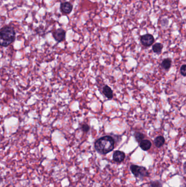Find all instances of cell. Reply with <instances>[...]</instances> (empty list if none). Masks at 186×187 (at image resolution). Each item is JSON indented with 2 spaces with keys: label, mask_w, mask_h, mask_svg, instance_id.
Returning <instances> with one entry per match:
<instances>
[{
  "label": "cell",
  "mask_w": 186,
  "mask_h": 187,
  "mask_svg": "<svg viewBox=\"0 0 186 187\" xmlns=\"http://www.w3.org/2000/svg\"><path fill=\"white\" fill-rule=\"evenodd\" d=\"M183 168H184V172L186 174V161L185 162V163H184Z\"/></svg>",
  "instance_id": "17"
},
{
  "label": "cell",
  "mask_w": 186,
  "mask_h": 187,
  "mask_svg": "<svg viewBox=\"0 0 186 187\" xmlns=\"http://www.w3.org/2000/svg\"><path fill=\"white\" fill-rule=\"evenodd\" d=\"M180 73L182 76H186V65H183L180 68Z\"/></svg>",
  "instance_id": "16"
},
{
  "label": "cell",
  "mask_w": 186,
  "mask_h": 187,
  "mask_svg": "<svg viewBox=\"0 0 186 187\" xmlns=\"http://www.w3.org/2000/svg\"><path fill=\"white\" fill-rule=\"evenodd\" d=\"M125 157L126 155L124 152L120 150H116L113 155L114 161L116 163H121L124 160Z\"/></svg>",
  "instance_id": "7"
},
{
  "label": "cell",
  "mask_w": 186,
  "mask_h": 187,
  "mask_svg": "<svg viewBox=\"0 0 186 187\" xmlns=\"http://www.w3.org/2000/svg\"><path fill=\"white\" fill-rule=\"evenodd\" d=\"M171 65V60L170 59H165L163 60L162 62V66L165 70H168L170 67Z\"/></svg>",
  "instance_id": "12"
},
{
  "label": "cell",
  "mask_w": 186,
  "mask_h": 187,
  "mask_svg": "<svg viewBox=\"0 0 186 187\" xmlns=\"http://www.w3.org/2000/svg\"><path fill=\"white\" fill-rule=\"evenodd\" d=\"M139 145L142 150L146 151L151 148L152 143L148 140H143L140 142Z\"/></svg>",
  "instance_id": "9"
},
{
  "label": "cell",
  "mask_w": 186,
  "mask_h": 187,
  "mask_svg": "<svg viewBox=\"0 0 186 187\" xmlns=\"http://www.w3.org/2000/svg\"><path fill=\"white\" fill-rule=\"evenodd\" d=\"M53 38L58 42H61L64 41L66 37V31L61 28L58 29L53 32Z\"/></svg>",
  "instance_id": "5"
},
{
  "label": "cell",
  "mask_w": 186,
  "mask_h": 187,
  "mask_svg": "<svg viewBox=\"0 0 186 187\" xmlns=\"http://www.w3.org/2000/svg\"><path fill=\"white\" fill-rule=\"evenodd\" d=\"M102 92H103V94L105 95V96L107 97L108 99L111 100L113 99V91L109 86H104L103 88Z\"/></svg>",
  "instance_id": "8"
},
{
  "label": "cell",
  "mask_w": 186,
  "mask_h": 187,
  "mask_svg": "<svg viewBox=\"0 0 186 187\" xmlns=\"http://www.w3.org/2000/svg\"><path fill=\"white\" fill-rule=\"evenodd\" d=\"M149 187H163L162 183L159 180L151 181L149 183Z\"/></svg>",
  "instance_id": "13"
},
{
  "label": "cell",
  "mask_w": 186,
  "mask_h": 187,
  "mask_svg": "<svg viewBox=\"0 0 186 187\" xmlns=\"http://www.w3.org/2000/svg\"><path fill=\"white\" fill-rule=\"evenodd\" d=\"M16 39V31L13 27L5 26L0 31V43L2 47H8Z\"/></svg>",
  "instance_id": "2"
},
{
  "label": "cell",
  "mask_w": 186,
  "mask_h": 187,
  "mask_svg": "<svg viewBox=\"0 0 186 187\" xmlns=\"http://www.w3.org/2000/svg\"><path fill=\"white\" fill-rule=\"evenodd\" d=\"M163 47V44L160 43H157L154 44L152 46V50L155 53L159 54L162 52Z\"/></svg>",
  "instance_id": "11"
},
{
  "label": "cell",
  "mask_w": 186,
  "mask_h": 187,
  "mask_svg": "<svg viewBox=\"0 0 186 187\" xmlns=\"http://www.w3.org/2000/svg\"><path fill=\"white\" fill-rule=\"evenodd\" d=\"M140 42L144 46L149 47L153 44L155 42V39L153 36L147 33L141 36Z\"/></svg>",
  "instance_id": "4"
},
{
  "label": "cell",
  "mask_w": 186,
  "mask_h": 187,
  "mask_svg": "<svg viewBox=\"0 0 186 187\" xmlns=\"http://www.w3.org/2000/svg\"><path fill=\"white\" fill-rule=\"evenodd\" d=\"M134 137L137 141L140 142L141 141H142L144 140L145 136L143 134H142L141 132H135L134 134Z\"/></svg>",
  "instance_id": "14"
},
{
  "label": "cell",
  "mask_w": 186,
  "mask_h": 187,
  "mask_svg": "<svg viewBox=\"0 0 186 187\" xmlns=\"http://www.w3.org/2000/svg\"><path fill=\"white\" fill-rule=\"evenodd\" d=\"M132 173L137 178L143 179L150 176V174L146 167L140 166L138 165H132L130 166Z\"/></svg>",
  "instance_id": "3"
},
{
  "label": "cell",
  "mask_w": 186,
  "mask_h": 187,
  "mask_svg": "<svg viewBox=\"0 0 186 187\" xmlns=\"http://www.w3.org/2000/svg\"><path fill=\"white\" fill-rule=\"evenodd\" d=\"M164 143H165V139L163 137L161 136L157 137L154 140V144L156 147H161L164 145Z\"/></svg>",
  "instance_id": "10"
},
{
  "label": "cell",
  "mask_w": 186,
  "mask_h": 187,
  "mask_svg": "<svg viewBox=\"0 0 186 187\" xmlns=\"http://www.w3.org/2000/svg\"><path fill=\"white\" fill-rule=\"evenodd\" d=\"M60 9L64 14L71 13L73 10V5L69 2H62L60 5Z\"/></svg>",
  "instance_id": "6"
},
{
  "label": "cell",
  "mask_w": 186,
  "mask_h": 187,
  "mask_svg": "<svg viewBox=\"0 0 186 187\" xmlns=\"http://www.w3.org/2000/svg\"><path fill=\"white\" fill-rule=\"evenodd\" d=\"M115 140L113 137L106 135L97 139L95 142V150L102 155L108 154L113 150L115 147Z\"/></svg>",
  "instance_id": "1"
},
{
  "label": "cell",
  "mask_w": 186,
  "mask_h": 187,
  "mask_svg": "<svg viewBox=\"0 0 186 187\" xmlns=\"http://www.w3.org/2000/svg\"><path fill=\"white\" fill-rule=\"evenodd\" d=\"M80 129H81V130H82L83 132H87L90 130V127L87 124H82L81 125Z\"/></svg>",
  "instance_id": "15"
}]
</instances>
